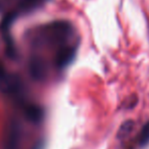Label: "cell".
Returning <instances> with one entry per match:
<instances>
[{"instance_id":"cell-2","label":"cell","mask_w":149,"mask_h":149,"mask_svg":"<svg viewBox=\"0 0 149 149\" xmlns=\"http://www.w3.org/2000/svg\"><path fill=\"white\" fill-rule=\"evenodd\" d=\"M149 141V124L146 125L144 129L142 131V136H141V143L145 144Z\"/></svg>"},{"instance_id":"cell-1","label":"cell","mask_w":149,"mask_h":149,"mask_svg":"<svg viewBox=\"0 0 149 149\" xmlns=\"http://www.w3.org/2000/svg\"><path fill=\"white\" fill-rule=\"evenodd\" d=\"M133 126H134V123L132 120H127L126 123L120 126V130L118 131V138H125L127 137L133 130Z\"/></svg>"}]
</instances>
